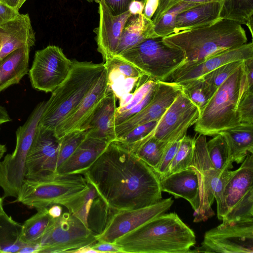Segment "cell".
I'll return each instance as SVG.
<instances>
[{
  "mask_svg": "<svg viewBox=\"0 0 253 253\" xmlns=\"http://www.w3.org/2000/svg\"><path fill=\"white\" fill-rule=\"evenodd\" d=\"M83 174L114 211L137 209L162 199L157 173L117 140Z\"/></svg>",
  "mask_w": 253,
  "mask_h": 253,
  "instance_id": "6da1fadb",
  "label": "cell"
},
{
  "mask_svg": "<svg viewBox=\"0 0 253 253\" xmlns=\"http://www.w3.org/2000/svg\"><path fill=\"white\" fill-rule=\"evenodd\" d=\"M114 244L122 253H189L196 244V236L176 213H164L118 238Z\"/></svg>",
  "mask_w": 253,
  "mask_h": 253,
  "instance_id": "7a4b0ae2",
  "label": "cell"
},
{
  "mask_svg": "<svg viewBox=\"0 0 253 253\" xmlns=\"http://www.w3.org/2000/svg\"><path fill=\"white\" fill-rule=\"evenodd\" d=\"M247 40L246 31L241 24L224 19L208 26L173 33L163 38L165 43L184 53L186 62L179 69L190 66L212 55L241 46L246 43Z\"/></svg>",
  "mask_w": 253,
  "mask_h": 253,
  "instance_id": "3957f363",
  "label": "cell"
},
{
  "mask_svg": "<svg viewBox=\"0 0 253 253\" xmlns=\"http://www.w3.org/2000/svg\"><path fill=\"white\" fill-rule=\"evenodd\" d=\"M105 68L104 63L73 61L68 77L46 101L39 125L54 131L78 107Z\"/></svg>",
  "mask_w": 253,
  "mask_h": 253,
  "instance_id": "277c9868",
  "label": "cell"
},
{
  "mask_svg": "<svg viewBox=\"0 0 253 253\" xmlns=\"http://www.w3.org/2000/svg\"><path fill=\"white\" fill-rule=\"evenodd\" d=\"M88 188L83 174L54 172L40 180L24 179L16 201L36 210L58 204L74 214Z\"/></svg>",
  "mask_w": 253,
  "mask_h": 253,
  "instance_id": "5b68a950",
  "label": "cell"
},
{
  "mask_svg": "<svg viewBox=\"0 0 253 253\" xmlns=\"http://www.w3.org/2000/svg\"><path fill=\"white\" fill-rule=\"evenodd\" d=\"M243 62L217 88L200 111L199 117L194 124V130L198 133L214 136L240 124L237 106L244 72Z\"/></svg>",
  "mask_w": 253,
  "mask_h": 253,
  "instance_id": "8992f818",
  "label": "cell"
},
{
  "mask_svg": "<svg viewBox=\"0 0 253 253\" xmlns=\"http://www.w3.org/2000/svg\"><path fill=\"white\" fill-rule=\"evenodd\" d=\"M116 56L130 63L156 81H169L186 62L182 50L167 44L160 37L145 39Z\"/></svg>",
  "mask_w": 253,
  "mask_h": 253,
  "instance_id": "52a82bcc",
  "label": "cell"
},
{
  "mask_svg": "<svg viewBox=\"0 0 253 253\" xmlns=\"http://www.w3.org/2000/svg\"><path fill=\"white\" fill-rule=\"evenodd\" d=\"M190 167L197 173L199 182L200 206L194 214V222L205 221L214 215L211 205L214 200L217 211L222 204V194L226 182L233 171H219L212 165L207 152L205 135L199 134L195 139L192 160Z\"/></svg>",
  "mask_w": 253,
  "mask_h": 253,
  "instance_id": "ba28073f",
  "label": "cell"
},
{
  "mask_svg": "<svg viewBox=\"0 0 253 253\" xmlns=\"http://www.w3.org/2000/svg\"><path fill=\"white\" fill-rule=\"evenodd\" d=\"M46 101L38 103L25 123L16 131V143L14 151L0 161V187L3 197L17 198L24 178L27 156L36 129L45 106Z\"/></svg>",
  "mask_w": 253,
  "mask_h": 253,
  "instance_id": "9c48e42d",
  "label": "cell"
},
{
  "mask_svg": "<svg viewBox=\"0 0 253 253\" xmlns=\"http://www.w3.org/2000/svg\"><path fill=\"white\" fill-rule=\"evenodd\" d=\"M97 241L89 228L68 211L51 219L40 241L39 253H72Z\"/></svg>",
  "mask_w": 253,
  "mask_h": 253,
  "instance_id": "30bf717a",
  "label": "cell"
},
{
  "mask_svg": "<svg viewBox=\"0 0 253 253\" xmlns=\"http://www.w3.org/2000/svg\"><path fill=\"white\" fill-rule=\"evenodd\" d=\"M204 237L201 246L190 252L253 253V218L222 222Z\"/></svg>",
  "mask_w": 253,
  "mask_h": 253,
  "instance_id": "8fae6325",
  "label": "cell"
},
{
  "mask_svg": "<svg viewBox=\"0 0 253 253\" xmlns=\"http://www.w3.org/2000/svg\"><path fill=\"white\" fill-rule=\"evenodd\" d=\"M72 64L59 46L50 45L36 51L28 72L32 86L38 91L52 92L67 78Z\"/></svg>",
  "mask_w": 253,
  "mask_h": 253,
  "instance_id": "7c38bea8",
  "label": "cell"
},
{
  "mask_svg": "<svg viewBox=\"0 0 253 253\" xmlns=\"http://www.w3.org/2000/svg\"><path fill=\"white\" fill-rule=\"evenodd\" d=\"M60 140L53 131L38 124L26 158L25 179L40 180L56 172Z\"/></svg>",
  "mask_w": 253,
  "mask_h": 253,
  "instance_id": "4fadbf2b",
  "label": "cell"
},
{
  "mask_svg": "<svg viewBox=\"0 0 253 253\" xmlns=\"http://www.w3.org/2000/svg\"><path fill=\"white\" fill-rule=\"evenodd\" d=\"M199 114L198 107L182 89L158 121L153 136L167 142L182 138Z\"/></svg>",
  "mask_w": 253,
  "mask_h": 253,
  "instance_id": "5bb4252c",
  "label": "cell"
},
{
  "mask_svg": "<svg viewBox=\"0 0 253 253\" xmlns=\"http://www.w3.org/2000/svg\"><path fill=\"white\" fill-rule=\"evenodd\" d=\"M173 203L171 198L162 199L149 206L130 210L114 211L103 231L95 235L97 241L114 243L123 235L164 213Z\"/></svg>",
  "mask_w": 253,
  "mask_h": 253,
  "instance_id": "9a60e30c",
  "label": "cell"
},
{
  "mask_svg": "<svg viewBox=\"0 0 253 253\" xmlns=\"http://www.w3.org/2000/svg\"><path fill=\"white\" fill-rule=\"evenodd\" d=\"M181 90V86L175 83L157 81L149 103L140 112L115 126L117 140L138 126L158 121Z\"/></svg>",
  "mask_w": 253,
  "mask_h": 253,
  "instance_id": "2e32d148",
  "label": "cell"
},
{
  "mask_svg": "<svg viewBox=\"0 0 253 253\" xmlns=\"http://www.w3.org/2000/svg\"><path fill=\"white\" fill-rule=\"evenodd\" d=\"M253 58V42L246 43L212 55L190 66L179 69L171 75L169 82L181 85L201 78L223 65Z\"/></svg>",
  "mask_w": 253,
  "mask_h": 253,
  "instance_id": "e0dca14e",
  "label": "cell"
},
{
  "mask_svg": "<svg viewBox=\"0 0 253 253\" xmlns=\"http://www.w3.org/2000/svg\"><path fill=\"white\" fill-rule=\"evenodd\" d=\"M99 20L94 30L97 50L104 62L115 55L124 27L131 14L127 11L114 15L103 0H97Z\"/></svg>",
  "mask_w": 253,
  "mask_h": 253,
  "instance_id": "ac0fdd59",
  "label": "cell"
},
{
  "mask_svg": "<svg viewBox=\"0 0 253 253\" xmlns=\"http://www.w3.org/2000/svg\"><path fill=\"white\" fill-rule=\"evenodd\" d=\"M108 91L107 73L105 67L78 107L56 127L54 131L56 136L60 139L71 131L83 129Z\"/></svg>",
  "mask_w": 253,
  "mask_h": 253,
  "instance_id": "d6986e66",
  "label": "cell"
},
{
  "mask_svg": "<svg viewBox=\"0 0 253 253\" xmlns=\"http://www.w3.org/2000/svg\"><path fill=\"white\" fill-rule=\"evenodd\" d=\"M252 188H253V154H248L241 166L233 171L224 186L222 204L217 211L218 218L222 220Z\"/></svg>",
  "mask_w": 253,
  "mask_h": 253,
  "instance_id": "ffe728a7",
  "label": "cell"
},
{
  "mask_svg": "<svg viewBox=\"0 0 253 253\" xmlns=\"http://www.w3.org/2000/svg\"><path fill=\"white\" fill-rule=\"evenodd\" d=\"M35 33L28 14L19 13L0 25V61L14 50L35 44Z\"/></svg>",
  "mask_w": 253,
  "mask_h": 253,
  "instance_id": "44dd1931",
  "label": "cell"
},
{
  "mask_svg": "<svg viewBox=\"0 0 253 253\" xmlns=\"http://www.w3.org/2000/svg\"><path fill=\"white\" fill-rule=\"evenodd\" d=\"M116 99L114 92L108 88L107 94L83 128L87 130V136L108 143L117 140L114 123L117 107Z\"/></svg>",
  "mask_w": 253,
  "mask_h": 253,
  "instance_id": "7402d4cb",
  "label": "cell"
},
{
  "mask_svg": "<svg viewBox=\"0 0 253 253\" xmlns=\"http://www.w3.org/2000/svg\"><path fill=\"white\" fill-rule=\"evenodd\" d=\"M162 191L173 195L175 198L186 200L197 212L200 206L199 178L196 172L191 167L171 173L160 179Z\"/></svg>",
  "mask_w": 253,
  "mask_h": 253,
  "instance_id": "603a6c76",
  "label": "cell"
},
{
  "mask_svg": "<svg viewBox=\"0 0 253 253\" xmlns=\"http://www.w3.org/2000/svg\"><path fill=\"white\" fill-rule=\"evenodd\" d=\"M104 65L108 88L119 99L132 93L140 78L144 75L134 66L116 56L106 60Z\"/></svg>",
  "mask_w": 253,
  "mask_h": 253,
  "instance_id": "cb8c5ba5",
  "label": "cell"
},
{
  "mask_svg": "<svg viewBox=\"0 0 253 253\" xmlns=\"http://www.w3.org/2000/svg\"><path fill=\"white\" fill-rule=\"evenodd\" d=\"M109 143L86 136L72 155L57 168L55 172L60 174H83Z\"/></svg>",
  "mask_w": 253,
  "mask_h": 253,
  "instance_id": "d4e9b609",
  "label": "cell"
},
{
  "mask_svg": "<svg viewBox=\"0 0 253 253\" xmlns=\"http://www.w3.org/2000/svg\"><path fill=\"white\" fill-rule=\"evenodd\" d=\"M221 2L201 3L180 12L176 16L173 33L208 26L220 19Z\"/></svg>",
  "mask_w": 253,
  "mask_h": 253,
  "instance_id": "484cf974",
  "label": "cell"
},
{
  "mask_svg": "<svg viewBox=\"0 0 253 253\" xmlns=\"http://www.w3.org/2000/svg\"><path fill=\"white\" fill-rule=\"evenodd\" d=\"M30 48H18L0 61V92L18 84L28 74Z\"/></svg>",
  "mask_w": 253,
  "mask_h": 253,
  "instance_id": "4316f807",
  "label": "cell"
},
{
  "mask_svg": "<svg viewBox=\"0 0 253 253\" xmlns=\"http://www.w3.org/2000/svg\"><path fill=\"white\" fill-rule=\"evenodd\" d=\"M154 38L152 20L143 14H131L124 27L115 56L121 54L145 39Z\"/></svg>",
  "mask_w": 253,
  "mask_h": 253,
  "instance_id": "83f0119b",
  "label": "cell"
},
{
  "mask_svg": "<svg viewBox=\"0 0 253 253\" xmlns=\"http://www.w3.org/2000/svg\"><path fill=\"white\" fill-rule=\"evenodd\" d=\"M219 134L226 143L233 163H242L248 154L253 153V124H240Z\"/></svg>",
  "mask_w": 253,
  "mask_h": 253,
  "instance_id": "f1b7e54d",
  "label": "cell"
},
{
  "mask_svg": "<svg viewBox=\"0 0 253 253\" xmlns=\"http://www.w3.org/2000/svg\"><path fill=\"white\" fill-rule=\"evenodd\" d=\"M22 224L4 211L0 216V253H18L27 245L21 240Z\"/></svg>",
  "mask_w": 253,
  "mask_h": 253,
  "instance_id": "f546056e",
  "label": "cell"
},
{
  "mask_svg": "<svg viewBox=\"0 0 253 253\" xmlns=\"http://www.w3.org/2000/svg\"><path fill=\"white\" fill-rule=\"evenodd\" d=\"M253 0H223L220 18L245 25L253 36Z\"/></svg>",
  "mask_w": 253,
  "mask_h": 253,
  "instance_id": "4dcf8cb0",
  "label": "cell"
},
{
  "mask_svg": "<svg viewBox=\"0 0 253 253\" xmlns=\"http://www.w3.org/2000/svg\"><path fill=\"white\" fill-rule=\"evenodd\" d=\"M37 212L22 224L21 241L27 244H39L45 229L52 218L48 208L37 210Z\"/></svg>",
  "mask_w": 253,
  "mask_h": 253,
  "instance_id": "1f68e13d",
  "label": "cell"
},
{
  "mask_svg": "<svg viewBox=\"0 0 253 253\" xmlns=\"http://www.w3.org/2000/svg\"><path fill=\"white\" fill-rule=\"evenodd\" d=\"M207 149L209 159L216 169L222 171L233 168L226 143L220 134L207 141Z\"/></svg>",
  "mask_w": 253,
  "mask_h": 253,
  "instance_id": "d6a6232c",
  "label": "cell"
},
{
  "mask_svg": "<svg viewBox=\"0 0 253 253\" xmlns=\"http://www.w3.org/2000/svg\"><path fill=\"white\" fill-rule=\"evenodd\" d=\"M183 91L200 111L216 90L202 78L182 84Z\"/></svg>",
  "mask_w": 253,
  "mask_h": 253,
  "instance_id": "836d02e7",
  "label": "cell"
},
{
  "mask_svg": "<svg viewBox=\"0 0 253 253\" xmlns=\"http://www.w3.org/2000/svg\"><path fill=\"white\" fill-rule=\"evenodd\" d=\"M199 4L180 1L167 11L154 25L155 38H164L174 33L177 15L180 12Z\"/></svg>",
  "mask_w": 253,
  "mask_h": 253,
  "instance_id": "e575fe53",
  "label": "cell"
},
{
  "mask_svg": "<svg viewBox=\"0 0 253 253\" xmlns=\"http://www.w3.org/2000/svg\"><path fill=\"white\" fill-rule=\"evenodd\" d=\"M168 143L159 140L153 136L133 153L155 171L161 162Z\"/></svg>",
  "mask_w": 253,
  "mask_h": 253,
  "instance_id": "d590c367",
  "label": "cell"
},
{
  "mask_svg": "<svg viewBox=\"0 0 253 253\" xmlns=\"http://www.w3.org/2000/svg\"><path fill=\"white\" fill-rule=\"evenodd\" d=\"M158 121H152L138 126L117 140L130 151L134 152L153 136Z\"/></svg>",
  "mask_w": 253,
  "mask_h": 253,
  "instance_id": "8d00e7d4",
  "label": "cell"
},
{
  "mask_svg": "<svg viewBox=\"0 0 253 253\" xmlns=\"http://www.w3.org/2000/svg\"><path fill=\"white\" fill-rule=\"evenodd\" d=\"M111 211L98 195L94 199L88 212L87 224L95 235L100 234L104 229L113 213L109 214Z\"/></svg>",
  "mask_w": 253,
  "mask_h": 253,
  "instance_id": "74e56055",
  "label": "cell"
},
{
  "mask_svg": "<svg viewBox=\"0 0 253 253\" xmlns=\"http://www.w3.org/2000/svg\"><path fill=\"white\" fill-rule=\"evenodd\" d=\"M195 139L186 135L182 138L164 177L190 167L193 156Z\"/></svg>",
  "mask_w": 253,
  "mask_h": 253,
  "instance_id": "f35d334b",
  "label": "cell"
},
{
  "mask_svg": "<svg viewBox=\"0 0 253 253\" xmlns=\"http://www.w3.org/2000/svg\"><path fill=\"white\" fill-rule=\"evenodd\" d=\"M87 133L85 129L76 130L66 134L60 139L56 169L72 155L86 137Z\"/></svg>",
  "mask_w": 253,
  "mask_h": 253,
  "instance_id": "ab89813d",
  "label": "cell"
},
{
  "mask_svg": "<svg viewBox=\"0 0 253 253\" xmlns=\"http://www.w3.org/2000/svg\"><path fill=\"white\" fill-rule=\"evenodd\" d=\"M253 218V188L227 213L222 219V222Z\"/></svg>",
  "mask_w": 253,
  "mask_h": 253,
  "instance_id": "60d3db41",
  "label": "cell"
},
{
  "mask_svg": "<svg viewBox=\"0 0 253 253\" xmlns=\"http://www.w3.org/2000/svg\"><path fill=\"white\" fill-rule=\"evenodd\" d=\"M243 61H234L223 65L201 78L217 89L238 68Z\"/></svg>",
  "mask_w": 253,
  "mask_h": 253,
  "instance_id": "b9f144b4",
  "label": "cell"
},
{
  "mask_svg": "<svg viewBox=\"0 0 253 253\" xmlns=\"http://www.w3.org/2000/svg\"><path fill=\"white\" fill-rule=\"evenodd\" d=\"M237 113L240 124H253V91H247L239 98Z\"/></svg>",
  "mask_w": 253,
  "mask_h": 253,
  "instance_id": "7bdbcfd3",
  "label": "cell"
},
{
  "mask_svg": "<svg viewBox=\"0 0 253 253\" xmlns=\"http://www.w3.org/2000/svg\"><path fill=\"white\" fill-rule=\"evenodd\" d=\"M88 189L81 201L80 207L77 211L74 214H73L87 227H88L87 217L90 208L94 199L98 196V193L95 187L90 183L88 182Z\"/></svg>",
  "mask_w": 253,
  "mask_h": 253,
  "instance_id": "ee69618b",
  "label": "cell"
},
{
  "mask_svg": "<svg viewBox=\"0 0 253 253\" xmlns=\"http://www.w3.org/2000/svg\"><path fill=\"white\" fill-rule=\"evenodd\" d=\"M182 139L179 138L168 142L161 162L155 170L160 179L164 177L167 172L169 166L177 152Z\"/></svg>",
  "mask_w": 253,
  "mask_h": 253,
  "instance_id": "f6af8a7d",
  "label": "cell"
},
{
  "mask_svg": "<svg viewBox=\"0 0 253 253\" xmlns=\"http://www.w3.org/2000/svg\"><path fill=\"white\" fill-rule=\"evenodd\" d=\"M114 15H118L128 11L130 3L134 0H103Z\"/></svg>",
  "mask_w": 253,
  "mask_h": 253,
  "instance_id": "bcb514c9",
  "label": "cell"
},
{
  "mask_svg": "<svg viewBox=\"0 0 253 253\" xmlns=\"http://www.w3.org/2000/svg\"><path fill=\"white\" fill-rule=\"evenodd\" d=\"M19 10L0 1V25L14 19Z\"/></svg>",
  "mask_w": 253,
  "mask_h": 253,
  "instance_id": "7dc6e473",
  "label": "cell"
},
{
  "mask_svg": "<svg viewBox=\"0 0 253 253\" xmlns=\"http://www.w3.org/2000/svg\"><path fill=\"white\" fill-rule=\"evenodd\" d=\"M180 1V0H160L159 7L152 19L154 25L159 20L164 14Z\"/></svg>",
  "mask_w": 253,
  "mask_h": 253,
  "instance_id": "c3c4849f",
  "label": "cell"
},
{
  "mask_svg": "<svg viewBox=\"0 0 253 253\" xmlns=\"http://www.w3.org/2000/svg\"><path fill=\"white\" fill-rule=\"evenodd\" d=\"M91 247L98 253H122L120 248L116 245L106 242L98 241Z\"/></svg>",
  "mask_w": 253,
  "mask_h": 253,
  "instance_id": "681fc988",
  "label": "cell"
},
{
  "mask_svg": "<svg viewBox=\"0 0 253 253\" xmlns=\"http://www.w3.org/2000/svg\"><path fill=\"white\" fill-rule=\"evenodd\" d=\"M160 0H145L143 14L148 19L152 20L156 12Z\"/></svg>",
  "mask_w": 253,
  "mask_h": 253,
  "instance_id": "f907efd6",
  "label": "cell"
},
{
  "mask_svg": "<svg viewBox=\"0 0 253 253\" xmlns=\"http://www.w3.org/2000/svg\"><path fill=\"white\" fill-rule=\"evenodd\" d=\"M145 0H134L129 4L128 11L131 15L143 14Z\"/></svg>",
  "mask_w": 253,
  "mask_h": 253,
  "instance_id": "816d5d0a",
  "label": "cell"
},
{
  "mask_svg": "<svg viewBox=\"0 0 253 253\" xmlns=\"http://www.w3.org/2000/svg\"><path fill=\"white\" fill-rule=\"evenodd\" d=\"M48 212L52 218H57L63 213L62 207L58 204L52 205L48 208Z\"/></svg>",
  "mask_w": 253,
  "mask_h": 253,
  "instance_id": "f5cc1de1",
  "label": "cell"
},
{
  "mask_svg": "<svg viewBox=\"0 0 253 253\" xmlns=\"http://www.w3.org/2000/svg\"><path fill=\"white\" fill-rule=\"evenodd\" d=\"M40 249L39 244H27L19 250L18 253H39Z\"/></svg>",
  "mask_w": 253,
  "mask_h": 253,
  "instance_id": "db71d44e",
  "label": "cell"
},
{
  "mask_svg": "<svg viewBox=\"0 0 253 253\" xmlns=\"http://www.w3.org/2000/svg\"><path fill=\"white\" fill-rule=\"evenodd\" d=\"M72 253H96L98 252L91 248V246H85L79 249L73 251Z\"/></svg>",
  "mask_w": 253,
  "mask_h": 253,
  "instance_id": "11a10c76",
  "label": "cell"
},
{
  "mask_svg": "<svg viewBox=\"0 0 253 253\" xmlns=\"http://www.w3.org/2000/svg\"><path fill=\"white\" fill-rule=\"evenodd\" d=\"M223 0H180L188 2L195 3L198 4L208 3L211 2H222Z\"/></svg>",
  "mask_w": 253,
  "mask_h": 253,
  "instance_id": "9f6ffc18",
  "label": "cell"
},
{
  "mask_svg": "<svg viewBox=\"0 0 253 253\" xmlns=\"http://www.w3.org/2000/svg\"><path fill=\"white\" fill-rule=\"evenodd\" d=\"M1 1L18 10L17 7L18 6L20 0H1Z\"/></svg>",
  "mask_w": 253,
  "mask_h": 253,
  "instance_id": "6f0895ef",
  "label": "cell"
},
{
  "mask_svg": "<svg viewBox=\"0 0 253 253\" xmlns=\"http://www.w3.org/2000/svg\"><path fill=\"white\" fill-rule=\"evenodd\" d=\"M6 150L5 145L0 144V161L5 153L6 152Z\"/></svg>",
  "mask_w": 253,
  "mask_h": 253,
  "instance_id": "680465c9",
  "label": "cell"
},
{
  "mask_svg": "<svg viewBox=\"0 0 253 253\" xmlns=\"http://www.w3.org/2000/svg\"><path fill=\"white\" fill-rule=\"evenodd\" d=\"M4 212L3 208V198L0 197V216Z\"/></svg>",
  "mask_w": 253,
  "mask_h": 253,
  "instance_id": "91938a15",
  "label": "cell"
},
{
  "mask_svg": "<svg viewBox=\"0 0 253 253\" xmlns=\"http://www.w3.org/2000/svg\"><path fill=\"white\" fill-rule=\"evenodd\" d=\"M26 0H20L18 6L17 7V9L19 10V9L21 8L22 5L24 4V3L25 2Z\"/></svg>",
  "mask_w": 253,
  "mask_h": 253,
  "instance_id": "94428289",
  "label": "cell"
},
{
  "mask_svg": "<svg viewBox=\"0 0 253 253\" xmlns=\"http://www.w3.org/2000/svg\"><path fill=\"white\" fill-rule=\"evenodd\" d=\"M86 0V1H87V2H93V1H95V2H96V1H97V0Z\"/></svg>",
  "mask_w": 253,
  "mask_h": 253,
  "instance_id": "6125c7cd",
  "label": "cell"
},
{
  "mask_svg": "<svg viewBox=\"0 0 253 253\" xmlns=\"http://www.w3.org/2000/svg\"><path fill=\"white\" fill-rule=\"evenodd\" d=\"M0 1H1V0H0Z\"/></svg>",
  "mask_w": 253,
  "mask_h": 253,
  "instance_id": "be15d7a7",
  "label": "cell"
}]
</instances>
